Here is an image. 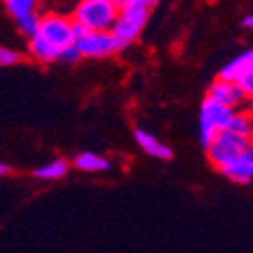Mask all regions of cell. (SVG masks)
<instances>
[{
  "instance_id": "cell-24",
  "label": "cell",
  "mask_w": 253,
  "mask_h": 253,
  "mask_svg": "<svg viewBox=\"0 0 253 253\" xmlns=\"http://www.w3.org/2000/svg\"><path fill=\"white\" fill-rule=\"evenodd\" d=\"M251 144H253V134H251Z\"/></svg>"
},
{
  "instance_id": "cell-13",
  "label": "cell",
  "mask_w": 253,
  "mask_h": 253,
  "mask_svg": "<svg viewBox=\"0 0 253 253\" xmlns=\"http://www.w3.org/2000/svg\"><path fill=\"white\" fill-rule=\"evenodd\" d=\"M67 172H69V164L65 160L57 158L53 162H47V164H43L41 168H37L35 176L41 178V180H57V178H63Z\"/></svg>"
},
{
  "instance_id": "cell-15",
  "label": "cell",
  "mask_w": 253,
  "mask_h": 253,
  "mask_svg": "<svg viewBox=\"0 0 253 253\" xmlns=\"http://www.w3.org/2000/svg\"><path fill=\"white\" fill-rule=\"evenodd\" d=\"M39 20H41V14L39 12H31V14L23 16V18H18L16 20V27H18V31L23 33V35L33 37L39 31Z\"/></svg>"
},
{
  "instance_id": "cell-11",
  "label": "cell",
  "mask_w": 253,
  "mask_h": 253,
  "mask_svg": "<svg viewBox=\"0 0 253 253\" xmlns=\"http://www.w3.org/2000/svg\"><path fill=\"white\" fill-rule=\"evenodd\" d=\"M75 166L83 172H105L112 168V162L95 152H81L75 156Z\"/></svg>"
},
{
  "instance_id": "cell-3",
  "label": "cell",
  "mask_w": 253,
  "mask_h": 253,
  "mask_svg": "<svg viewBox=\"0 0 253 253\" xmlns=\"http://www.w3.org/2000/svg\"><path fill=\"white\" fill-rule=\"evenodd\" d=\"M233 112H235V108H229V105L209 97V95L203 99L201 116H199V138L205 148L211 144V140L217 136L219 130L227 128V122L233 116Z\"/></svg>"
},
{
  "instance_id": "cell-9",
  "label": "cell",
  "mask_w": 253,
  "mask_h": 253,
  "mask_svg": "<svg viewBox=\"0 0 253 253\" xmlns=\"http://www.w3.org/2000/svg\"><path fill=\"white\" fill-rule=\"evenodd\" d=\"M134 138L136 142L140 144V148L146 152V154H150L154 158H160V160H170L172 158V150L168 148L166 144H162L154 134L150 132H146L142 128H136L134 130Z\"/></svg>"
},
{
  "instance_id": "cell-10",
  "label": "cell",
  "mask_w": 253,
  "mask_h": 253,
  "mask_svg": "<svg viewBox=\"0 0 253 253\" xmlns=\"http://www.w3.org/2000/svg\"><path fill=\"white\" fill-rule=\"evenodd\" d=\"M29 55L39 63H55L59 57V49L51 45L49 41H45L41 35H33L29 37Z\"/></svg>"
},
{
  "instance_id": "cell-7",
  "label": "cell",
  "mask_w": 253,
  "mask_h": 253,
  "mask_svg": "<svg viewBox=\"0 0 253 253\" xmlns=\"http://www.w3.org/2000/svg\"><path fill=\"white\" fill-rule=\"evenodd\" d=\"M219 170L229 180L239 184H249L253 180V160L245 150L243 154H237L233 158H229L227 162H223L219 166Z\"/></svg>"
},
{
  "instance_id": "cell-14",
  "label": "cell",
  "mask_w": 253,
  "mask_h": 253,
  "mask_svg": "<svg viewBox=\"0 0 253 253\" xmlns=\"http://www.w3.org/2000/svg\"><path fill=\"white\" fill-rule=\"evenodd\" d=\"M2 2L14 20L23 18L31 12H37V8H39V0H2Z\"/></svg>"
},
{
  "instance_id": "cell-22",
  "label": "cell",
  "mask_w": 253,
  "mask_h": 253,
  "mask_svg": "<svg viewBox=\"0 0 253 253\" xmlns=\"http://www.w3.org/2000/svg\"><path fill=\"white\" fill-rule=\"evenodd\" d=\"M10 170V168H8V164H4V162H0V176H2V174H6Z\"/></svg>"
},
{
  "instance_id": "cell-16",
  "label": "cell",
  "mask_w": 253,
  "mask_h": 253,
  "mask_svg": "<svg viewBox=\"0 0 253 253\" xmlns=\"http://www.w3.org/2000/svg\"><path fill=\"white\" fill-rule=\"evenodd\" d=\"M235 81H237L239 89L243 91L245 99H253V67L247 69V71H243Z\"/></svg>"
},
{
  "instance_id": "cell-12",
  "label": "cell",
  "mask_w": 253,
  "mask_h": 253,
  "mask_svg": "<svg viewBox=\"0 0 253 253\" xmlns=\"http://www.w3.org/2000/svg\"><path fill=\"white\" fill-rule=\"evenodd\" d=\"M227 130L235 132L239 136H245L251 140V134H253V112H247V110H235L233 116L229 118L227 122Z\"/></svg>"
},
{
  "instance_id": "cell-20",
  "label": "cell",
  "mask_w": 253,
  "mask_h": 253,
  "mask_svg": "<svg viewBox=\"0 0 253 253\" xmlns=\"http://www.w3.org/2000/svg\"><path fill=\"white\" fill-rule=\"evenodd\" d=\"M136 2H140V4H144V6H148V8H152V6H156L160 0H136Z\"/></svg>"
},
{
  "instance_id": "cell-1",
  "label": "cell",
  "mask_w": 253,
  "mask_h": 253,
  "mask_svg": "<svg viewBox=\"0 0 253 253\" xmlns=\"http://www.w3.org/2000/svg\"><path fill=\"white\" fill-rule=\"evenodd\" d=\"M118 6L110 0H79L71 10V20L89 31H112Z\"/></svg>"
},
{
  "instance_id": "cell-19",
  "label": "cell",
  "mask_w": 253,
  "mask_h": 253,
  "mask_svg": "<svg viewBox=\"0 0 253 253\" xmlns=\"http://www.w3.org/2000/svg\"><path fill=\"white\" fill-rule=\"evenodd\" d=\"M241 27H245V29H253V12H249L247 16H243Z\"/></svg>"
},
{
  "instance_id": "cell-8",
  "label": "cell",
  "mask_w": 253,
  "mask_h": 253,
  "mask_svg": "<svg viewBox=\"0 0 253 253\" xmlns=\"http://www.w3.org/2000/svg\"><path fill=\"white\" fill-rule=\"evenodd\" d=\"M209 97H213L229 108H239V105L245 101V95L243 91L239 89L237 81H231V79H223V77H217L209 87Z\"/></svg>"
},
{
  "instance_id": "cell-17",
  "label": "cell",
  "mask_w": 253,
  "mask_h": 253,
  "mask_svg": "<svg viewBox=\"0 0 253 253\" xmlns=\"http://www.w3.org/2000/svg\"><path fill=\"white\" fill-rule=\"evenodd\" d=\"M79 59H83V57H81V53H79V49H77L75 43L59 49V57H57L59 63H67V65H69V63H77Z\"/></svg>"
},
{
  "instance_id": "cell-21",
  "label": "cell",
  "mask_w": 253,
  "mask_h": 253,
  "mask_svg": "<svg viewBox=\"0 0 253 253\" xmlns=\"http://www.w3.org/2000/svg\"><path fill=\"white\" fill-rule=\"evenodd\" d=\"M110 2H112L114 6H118V10H120L122 6H126V4H128V2H130V0H110Z\"/></svg>"
},
{
  "instance_id": "cell-4",
  "label": "cell",
  "mask_w": 253,
  "mask_h": 253,
  "mask_svg": "<svg viewBox=\"0 0 253 253\" xmlns=\"http://www.w3.org/2000/svg\"><path fill=\"white\" fill-rule=\"evenodd\" d=\"M75 45L81 57H87V59L112 57L126 47L112 31H89V29H85L75 39Z\"/></svg>"
},
{
  "instance_id": "cell-5",
  "label": "cell",
  "mask_w": 253,
  "mask_h": 253,
  "mask_svg": "<svg viewBox=\"0 0 253 253\" xmlns=\"http://www.w3.org/2000/svg\"><path fill=\"white\" fill-rule=\"evenodd\" d=\"M249 146H251V140L249 138L239 136L235 132L223 128V130L217 132V136L211 140V144L207 146V154H209V160L219 168L229 158H233L237 154H243L249 148Z\"/></svg>"
},
{
  "instance_id": "cell-6",
  "label": "cell",
  "mask_w": 253,
  "mask_h": 253,
  "mask_svg": "<svg viewBox=\"0 0 253 253\" xmlns=\"http://www.w3.org/2000/svg\"><path fill=\"white\" fill-rule=\"evenodd\" d=\"M37 35H41L45 41H49V43L55 45L57 49H63V47L75 43L71 16L59 14V12H47V14L41 16Z\"/></svg>"
},
{
  "instance_id": "cell-23",
  "label": "cell",
  "mask_w": 253,
  "mask_h": 253,
  "mask_svg": "<svg viewBox=\"0 0 253 253\" xmlns=\"http://www.w3.org/2000/svg\"><path fill=\"white\" fill-rule=\"evenodd\" d=\"M247 154H249V156H251V160H253V144H251L249 148H247Z\"/></svg>"
},
{
  "instance_id": "cell-2",
  "label": "cell",
  "mask_w": 253,
  "mask_h": 253,
  "mask_svg": "<svg viewBox=\"0 0 253 253\" xmlns=\"http://www.w3.org/2000/svg\"><path fill=\"white\" fill-rule=\"evenodd\" d=\"M148 18H150V8L136 2V0H130L128 4L118 10L112 33L128 47L130 43H134V41L140 37L146 23H148Z\"/></svg>"
},
{
  "instance_id": "cell-18",
  "label": "cell",
  "mask_w": 253,
  "mask_h": 253,
  "mask_svg": "<svg viewBox=\"0 0 253 253\" xmlns=\"http://www.w3.org/2000/svg\"><path fill=\"white\" fill-rule=\"evenodd\" d=\"M23 61V55L14 49H8V47H0V67H10V65H16V63Z\"/></svg>"
}]
</instances>
